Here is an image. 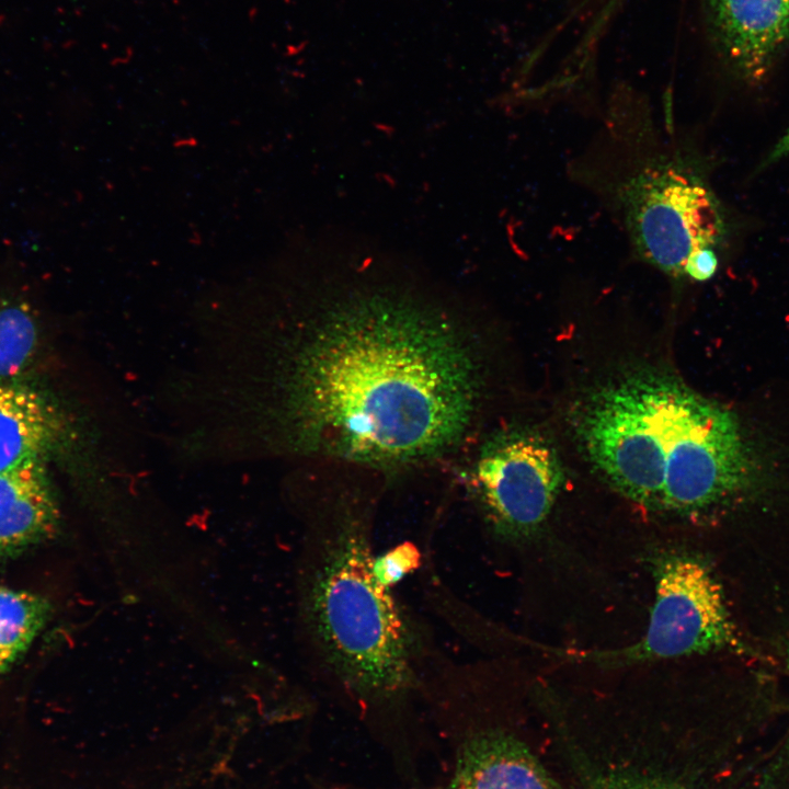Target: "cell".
I'll return each mask as SVG.
<instances>
[{
  "mask_svg": "<svg viewBox=\"0 0 789 789\" xmlns=\"http://www.w3.org/2000/svg\"><path fill=\"white\" fill-rule=\"evenodd\" d=\"M58 435L56 413L39 393L0 384V472L44 461Z\"/></svg>",
  "mask_w": 789,
  "mask_h": 789,
  "instance_id": "obj_10",
  "label": "cell"
},
{
  "mask_svg": "<svg viewBox=\"0 0 789 789\" xmlns=\"http://www.w3.org/2000/svg\"><path fill=\"white\" fill-rule=\"evenodd\" d=\"M718 268V258L711 247L694 250L686 258L683 265V273L697 282H706L712 278Z\"/></svg>",
  "mask_w": 789,
  "mask_h": 789,
  "instance_id": "obj_15",
  "label": "cell"
},
{
  "mask_svg": "<svg viewBox=\"0 0 789 789\" xmlns=\"http://www.w3.org/2000/svg\"><path fill=\"white\" fill-rule=\"evenodd\" d=\"M447 789L559 788L523 743L488 731L465 741Z\"/></svg>",
  "mask_w": 789,
  "mask_h": 789,
  "instance_id": "obj_8",
  "label": "cell"
},
{
  "mask_svg": "<svg viewBox=\"0 0 789 789\" xmlns=\"http://www.w3.org/2000/svg\"><path fill=\"white\" fill-rule=\"evenodd\" d=\"M420 554L411 544H402L375 557L374 570L378 581L391 588L419 563Z\"/></svg>",
  "mask_w": 789,
  "mask_h": 789,
  "instance_id": "obj_13",
  "label": "cell"
},
{
  "mask_svg": "<svg viewBox=\"0 0 789 789\" xmlns=\"http://www.w3.org/2000/svg\"><path fill=\"white\" fill-rule=\"evenodd\" d=\"M49 613L50 604L45 597L0 587V674L26 652Z\"/></svg>",
  "mask_w": 789,
  "mask_h": 789,
  "instance_id": "obj_11",
  "label": "cell"
},
{
  "mask_svg": "<svg viewBox=\"0 0 789 789\" xmlns=\"http://www.w3.org/2000/svg\"><path fill=\"white\" fill-rule=\"evenodd\" d=\"M619 181L615 201L637 253L674 275L694 250L716 244L723 218L716 196L674 153L652 152Z\"/></svg>",
  "mask_w": 789,
  "mask_h": 789,
  "instance_id": "obj_4",
  "label": "cell"
},
{
  "mask_svg": "<svg viewBox=\"0 0 789 789\" xmlns=\"http://www.w3.org/2000/svg\"><path fill=\"white\" fill-rule=\"evenodd\" d=\"M480 368L447 310L403 293L352 290L324 298L304 329L293 405L310 449L403 465L462 438Z\"/></svg>",
  "mask_w": 789,
  "mask_h": 789,
  "instance_id": "obj_1",
  "label": "cell"
},
{
  "mask_svg": "<svg viewBox=\"0 0 789 789\" xmlns=\"http://www.w3.org/2000/svg\"><path fill=\"white\" fill-rule=\"evenodd\" d=\"M375 557L367 516L324 512L307 535L299 610L323 674L361 699L387 701L416 687L418 645Z\"/></svg>",
  "mask_w": 789,
  "mask_h": 789,
  "instance_id": "obj_3",
  "label": "cell"
},
{
  "mask_svg": "<svg viewBox=\"0 0 789 789\" xmlns=\"http://www.w3.org/2000/svg\"><path fill=\"white\" fill-rule=\"evenodd\" d=\"M730 58L751 82L761 81L789 36V0H711Z\"/></svg>",
  "mask_w": 789,
  "mask_h": 789,
  "instance_id": "obj_7",
  "label": "cell"
},
{
  "mask_svg": "<svg viewBox=\"0 0 789 789\" xmlns=\"http://www.w3.org/2000/svg\"><path fill=\"white\" fill-rule=\"evenodd\" d=\"M592 789H691L664 778L636 773H610L594 781Z\"/></svg>",
  "mask_w": 789,
  "mask_h": 789,
  "instance_id": "obj_14",
  "label": "cell"
},
{
  "mask_svg": "<svg viewBox=\"0 0 789 789\" xmlns=\"http://www.w3.org/2000/svg\"><path fill=\"white\" fill-rule=\"evenodd\" d=\"M789 155V128L781 136L778 142L773 147L770 152L766 156L763 162L758 165V171L767 168L774 162L782 159Z\"/></svg>",
  "mask_w": 789,
  "mask_h": 789,
  "instance_id": "obj_16",
  "label": "cell"
},
{
  "mask_svg": "<svg viewBox=\"0 0 789 789\" xmlns=\"http://www.w3.org/2000/svg\"><path fill=\"white\" fill-rule=\"evenodd\" d=\"M654 580V603L642 639L596 656L642 661L745 651L721 587L706 564L688 556H665L655 563Z\"/></svg>",
  "mask_w": 789,
  "mask_h": 789,
  "instance_id": "obj_5",
  "label": "cell"
},
{
  "mask_svg": "<svg viewBox=\"0 0 789 789\" xmlns=\"http://www.w3.org/2000/svg\"><path fill=\"white\" fill-rule=\"evenodd\" d=\"M473 482L500 536H533L547 519L563 482L559 456L541 435L512 431L492 439L476 465Z\"/></svg>",
  "mask_w": 789,
  "mask_h": 789,
  "instance_id": "obj_6",
  "label": "cell"
},
{
  "mask_svg": "<svg viewBox=\"0 0 789 789\" xmlns=\"http://www.w3.org/2000/svg\"><path fill=\"white\" fill-rule=\"evenodd\" d=\"M57 523L44 461L0 472V558L16 556L45 540Z\"/></svg>",
  "mask_w": 789,
  "mask_h": 789,
  "instance_id": "obj_9",
  "label": "cell"
},
{
  "mask_svg": "<svg viewBox=\"0 0 789 789\" xmlns=\"http://www.w3.org/2000/svg\"><path fill=\"white\" fill-rule=\"evenodd\" d=\"M576 431L605 481L648 510L700 516L753 482L735 414L664 373L633 370L596 388Z\"/></svg>",
  "mask_w": 789,
  "mask_h": 789,
  "instance_id": "obj_2",
  "label": "cell"
},
{
  "mask_svg": "<svg viewBox=\"0 0 789 789\" xmlns=\"http://www.w3.org/2000/svg\"><path fill=\"white\" fill-rule=\"evenodd\" d=\"M37 331L26 307L0 308V384L20 375L30 362Z\"/></svg>",
  "mask_w": 789,
  "mask_h": 789,
  "instance_id": "obj_12",
  "label": "cell"
}]
</instances>
